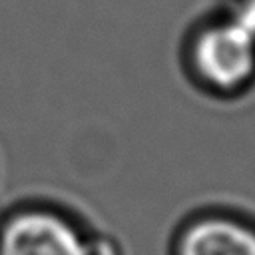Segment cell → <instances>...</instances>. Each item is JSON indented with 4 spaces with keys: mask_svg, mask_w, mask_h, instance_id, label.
<instances>
[{
    "mask_svg": "<svg viewBox=\"0 0 255 255\" xmlns=\"http://www.w3.org/2000/svg\"><path fill=\"white\" fill-rule=\"evenodd\" d=\"M195 64L215 88L235 90L255 72V36L235 20L213 26L195 46Z\"/></svg>",
    "mask_w": 255,
    "mask_h": 255,
    "instance_id": "6da1fadb",
    "label": "cell"
},
{
    "mask_svg": "<svg viewBox=\"0 0 255 255\" xmlns=\"http://www.w3.org/2000/svg\"><path fill=\"white\" fill-rule=\"evenodd\" d=\"M0 255H86V239L64 217L30 211L4 225Z\"/></svg>",
    "mask_w": 255,
    "mask_h": 255,
    "instance_id": "7a4b0ae2",
    "label": "cell"
},
{
    "mask_svg": "<svg viewBox=\"0 0 255 255\" xmlns=\"http://www.w3.org/2000/svg\"><path fill=\"white\" fill-rule=\"evenodd\" d=\"M179 255H255V231L229 217H205L185 229Z\"/></svg>",
    "mask_w": 255,
    "mask_h": 255,
    "instance_id": "3957f363",
    "label": "cell"
},
{
    "mask_svg": "<svg viewBox=\"0 0 255 255\" xmlns=\"http://www.w3.org/2000/svg\"><path fill=\"white\" fill-rule=\"evenodd\" d=\"M86 255H120L116 243L108 237L86 239Z\"/></svg>",
    "mask_w": 255,
    "mask_h": 255,
    "instance_id": "277c9868",
    "label": "cell"
}]
</instances>
